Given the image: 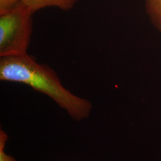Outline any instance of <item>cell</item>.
<instances>
[{
  "instance_id": "cell-1",
  "label": "cell",
  "mask_w": 161,
  "mask_h": 161,
  "mask_svg": "<svg viewBox=\"0 0 161 161\" xmlns=\"http://www.w3.org/2000/svg\"><path fill=\"white\" fill-rule=\"evenodd\" d=\"M0 80L31 86L51 98L76 121L86 119L91 114L92 106L89 100L69 92L52 68L38 63L28 54L1 58Z\"/></svg>"
},
{
  "instance_id": "cell-2",
  "label": "cell",
  "mask_w": 161,
  "mask_h": 161,
  "mask_svg": "<svg viewBox=\"0 0 161 161\" xmlns=\"http://www.w3.org/2000/svg\"><path fill=\"white\" fill-rule=\"evenodd\" d=\"M33 12L20 3L0 14V57L25 55L32 34Z\"/></svg>"
},
{
  "instance_id": "cell-3",
  "label": "cell",
  "mask_w": 161,
  "mask_h": 161,
  "mask_svg": "<svg viewBox=\"0 0 161 161\" xmlns=\"http://www.w3.org/2000/svg\"><path fill=\"white\" fill-rule=\"evenodd\" d=\"M79 0H20L33 13L47 7H57L62 10L69 11L74 8Z\"/></svg>"
},
{
  "instance_id": "cell-4",
  "label": "cell",
  "mask_w": 161,
  "mask_h": 161,
  "mask_svg": "<svg viewBox=\"0 0 161 161\" xmlns=\"http://www.w3.org/2000/svg\"><path fill=\"white\" fill-rule=\"evenodd\" d=\"M146 12L152 25L161 32V0H144Z\"/></svg>"
},
{
  "instance_id": "cell-5",
  "label": "cell",
  "mask_w": 161,
  "mask_h": 161,
  "mask_svg": "<svg viewBox=\"0 0 161 161\" xmlns=\"http://www.w3.org/2000/svg\"><path fill=\"white\" fill-rule=\"evenodd\" d=\"M8 140V136L6 132L0 130V161H17L12 156L6 154L5 146Z\"/></svg>"
},
{
  "instance_id": "cell-6",
  "label": "cell",
  "mask_w": 161,
  "mask_h": 161,
  "mask_svg": "<svg viewBox=\"0 0 161 161\" xmlns=\"http://www.w3.org/2000/svg\"><path fill=\"white\" fill-rule=\"evenodd\" d=\"M20 3V0H0V14L12 10Z\"/></svg>"
}]
</instances>
